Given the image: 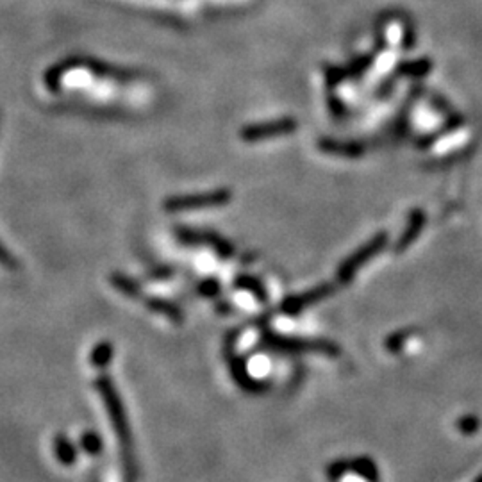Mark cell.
<instances>
[{
	"label": "cell",
	"mask_w": 482,
	"mask_h": 482,
	"mask_svg": "<svg viewBox=\"0 0 482 482\" xmlns=\"http://www.w3.org/2000/svg\"><path fill=\"white\" fill-rule=\"evenodd\" d=\"M427 222V216L423 213L422 210H414L411 211L409 214V222H407V227L402 232V236L398 238L395 245V252H405L413 245L414 241L418 240L420 232L423 231V225Z\"/></svg>",
	"instance_id": "obj_4"
},
{
	"label": "cell",
	"mask_w": 482,
	"mask_h": 482,
	"mask_svg": "<svg viewBox=\"0 0 482 482\" xmlns=\"http://www.w3.org/2000/svg\"><path fill=\"white\" fill-rule=\"evenodd\" d=\"M293 127H295V123L293 122H290V120H281V122L261 123V125H254V127L245 129L241 136L249 141L266 140V138L279 136V134H288L290 131H293Z\"/></svg>",
	"instance_id": "obj_5"
},
{
	"label": "cell",
	"mask_w": 482,
	"mask_h": 482,
	"mask_svg": "<svg viewBox=\"0 0 482 482\" xmlns=\"http://www.w3.org/2000/svg\"><path fill=\"white\" fill-rule=\"evenodd\" d=\"M473 482H482V473H481V475H479V477L475 479V481H473Z\"/></svg>",
	"instance_id": "obj_14"
},
{
	"label": "cell",
	"mask_w": 482,
	"mask_h": 482,
	"mask_svg": "<svg viewBox=\"0 0 482 482\" xmlns=\"http://www.w3.org/2000/svg\"><path fill=\"white\" fill-rule=\"evenodd\" d=\"M81 448L90 455H99L102 452V437L93 431L84 432L81 436Z\"/></svg>",
	"instance_id": "obj_8"
},
{
	"label": "cell",
	"mask_w": 482,
	"mask_h": 482,
	"mask_svg": "<svg viewBox=\"0 0 482 482\" xmlns=\"http://www.w3.org/2000/svg\"><path fill=\"white\" fill-rule=\"evenodd\" d=\"M111 355H113V351H111V346L107 345V343H102V345H99L93 351V354H91V363L95 364L97 368H104L105 364L110 363Z\"/></svg>",
	"instance_id": "obj_10"
},
{
	"label": "cell",
	"mask_w": 482,
	"mask_h": 482,
	"mask_svg": "<svg viewBox=\"0 0 482 482\" xmlns=\"http://www.w3.org/2000/svg\"><path fill=\"white\" fill-rule=\"evenodd\" d=\"M348 470L352 468L346 461H336V463H332L327 466V477L332 479V481H336V479H342L343 473L348 472Z\"/></svg>",
	"instance_id": "obj_11"
},
{
	"label": "cell",
	"mask_w": 482,
	"mask_h": 482,
	"mask_svg": "<svg viewBox=\"0 0 482 482\" xmlns=\"http://www.w3.org/2000/svg\"><path fill=\"white\" fill-rule=\"evenodd\" d=\"M97 388H99V393L102 395L105 402V411H107V416H110V422L113 425L114 432H116V437H118L120 445H122L123 451V463H125V473L127 477L131 475V479L136 477V468H134V457H132V437H131V427H129V422L125 418V409H123V404L120 401L118 393L114 390L113 382L107 377H102L101 381L97 382Z\"/></svg>",
	"instance_id": "obj_1"
},
{
	"label": "cell",
	"mask_w": 482,
	"mask_h": 482,
	"mask_svg": "<svg viewBox=\"0 0 482 482\" xmlns=\"http://www.w3.org/2000/svg\"><path fill=\"white\" fill-rule=\"evenodd\" d=\"M227 191H214V193H202V195H188L175 196L168 201L166 207L172 211L182 210H199V207H210V205H218L229 199Z\"/></svg>",
	"instance_id": "obj_3"
},
{
	"label": "cell",
	"mask_w": 482,
	"mask_h": 482,
	"mask_svg": "<svg viewBox=\"0 0 482 482\" xmlns=\"http://www.w3.org/2000/svg\"><path fill=\"white\" fill-rule=\"evenodd\" d=\"M479 425H481V422L477 420V416H464V418H461L459 422H457V427H459L464 434H473V432L479 429Z\"/></svg>",
	"instance_id": "obj_12"
},
{
	"label": "cell",
	"mask_w": 482,
	"mask_h": 482,
	"mask_svg": "<svg viewBox=\"0 0 482 482\" xmlns=\"http://www.w3.org/2000/svg\"><path fill=\"white\" fill-rule=\"evenodd\" d=\"M432 68V63L429 60H420V61H414V63H407L404 64L401 68L402 73H405V75H411V77H422V75H425L427 72H431Z\"/></svg>",
	"instance_id": "obj_9"
},
{
	"label": "cell",
	"mask_w": 482,
	"mask_h": 482,
	"mask_svg": "<svg viewBox=\"0 0 482 482\" xmlns=\"http://www.w3.org/2000/svg\"><path fill=\"white\" fill-rule=\"evenodd\" d=\"M52 451H54L55 459L60 461L64 466H73L77 461V448L70 442L68 437L63 434H58L52 442Z\"/></svg>",
	"instance_id": "obj_6"
},
{
	"label": "cell",
	"mask_w": 482,
	"mask_h": 482,
	"mask_svg": "<svg viewBox=\"0 0 482 482\" xmlns=\"http://www.w3.org/2000/svg\"><path fill=\"white\" fill-rule=\"evenodd\" d=\"M351 468L354 470L357 475H361L363 479H366L368 482H377L379 481V472L377 466L368 457H359V459H354L351 463Z\"/></svg>",
	"instance_id": "obj_7"
},
{
	"label": "cell",
	"mask_w": 482,
	"mask_h": 482,
	"mask_svg": "<svg viewBox=\"0 0 482 482\" xmlns=\"http://www.w3.org/2000/svg\"><path fill=\"white\" fill-rule=\"evenodd\" d=\"M386 243H388L386 232H379L377 236L372 238L366 245H363L359 251L354 252V254H352L351 257L342 264V268H340V272H338L340 281L342 282L351 281V279L355 275V272H357L359 268H363L364 264L368 263L372 257H375V255H377L384 246H386Z\"/></svg>",
	"instance_id": "obj_2"
},
{
	"label": "cell",
	"mask_w": 482,
	"mask_h": 482,
	"mask_svg": "<svg viewBox=\"0 0 482 482\" xmlns=\"http://www.w3.org/2000/svg\"><path fill=\"white\" fill-rule=\"evenodd\" d=\"M407 338H409L407 332H402V334H395V336H392L390 340H388V351H392V352L401 351L402 345H404Z\"/></svg>",
	"instance_id": "obj_13"
}]
</instances>
